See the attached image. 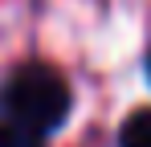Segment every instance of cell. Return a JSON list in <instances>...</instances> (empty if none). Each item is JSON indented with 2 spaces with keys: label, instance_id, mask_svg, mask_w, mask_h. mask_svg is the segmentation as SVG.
I'll list each match as a JSON object with an SVG mask.
<instances>
[{
  "label": "cell",
  "instance_id": "cell-1",
  "mask_svg": "<svg viewBox=\"0 0 151 147\" xmlns=\"http://www.w3.org/2000/svg\"><path fill=\"white\" fill-rule=\"evenodd\" d=\"M70 106H74L70 82L53 66H41V61H29L21 70H12V78L0 90V115L25 122L41 135L57 131L70 119Z\"/></svg>",
  "mask_w": 151,
  "mask_h": 147
},
{
  "label": "cell",
  "instance_id": "cell-2",
  "mask_svg": "<svg viewBox=\"0 0 151 147\" xmlns=\"http://www.w3.org/2000/svg\"><path fill=\"white\" fill-rule=\"evenodd\" d=\"M119 147H151V106L127 115V122L119 127Z\"/></svg>",
  "mask_w": 151,
  "mask_h": 147
},
{
  "label": "cell",
  "instance_id": "cell-3",
  "mask_svg": "<svg viewBox=\"0 0 151 147\" xmlns=\"http://www.w3.org/2000/svg\"><path fill=\"white\" fill-rule=\"evenodd\" d=\"M0 147H45V135L8 119V115H0Z\"/></svg>",
  "mask_w": 151,
  "mask_h": 147
},
{
  "label": "cell",
  "instance_id": "cell-4",
  "mask_svg": "<svg viewBox=\"0 0 151 147\" xmlns=\"http://www.w3.org/2000/svg\"><path fill=\"white\" fill-rule=\"evenodd\" d=\"M147 78H151V53H147Z\"/></svg>",
  "mask_w": 151,
  "mask_h": 147
}]
</instances>
